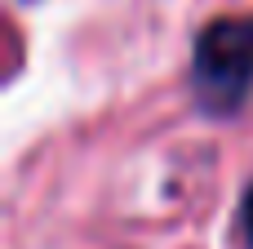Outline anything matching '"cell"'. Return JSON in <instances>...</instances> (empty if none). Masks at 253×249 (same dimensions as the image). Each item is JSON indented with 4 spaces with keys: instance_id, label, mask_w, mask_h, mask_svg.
<instances>
[{
    "instance_id": "6da1fadb",
    "label": "cell",
    "mask_w": 253,
    "mask_h": 249,
    "mask_svg": "<svg viewBox=\"0 0 253 249\" xmlns=\"http://www.w3.org/2000/svg\"><path fill=\"white\" fill-rule=\"evenodd\" d=\"M191 94L205 116H236L253 94V13H222L191 49Z\"/></svg>"
},
{
    "instance_id": "7a4b0ae2",
    "label": "cell",
    "mask_w": 253,
    "mask_h": 249,
    "mask_svg": "<svg viewBox=\"0 0 253 249\" xmlns=\"http://www.w3.org/2000/svg\"><path fill=\"white\" fill-rule=\"evenodd\" d=\"M240 232H245V245L253 249V183L245 192V200H240Z\"/></svg>"
}]
</instances>
